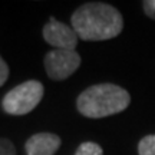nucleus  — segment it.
<instances>
[{
  "label": "nucleus",
  "instance_id": "9b49d317",
  "mask_svg": "<svg viewBox=\"0 0 155 155\" xmlns=\"http://www.w3.org/2000/svg\"><path fill=\"white\" fill-rule=\"evenodd\" d=\"M144 10L150 17L155 19V0L151 2H144Z\"/></svg>",
  "mask_w": 155,
  "mask_h": 155
},
{
  "label": "nucleus",
  "instance_id": "1a4fd4ad",
  "mask_svg": "<svg viewBox=\"0 0 155 155\" xmlns=\"http://www.w3.org/2000/svg\"><path fill=\"white\" fill-rule=\"evenodd\" d=\"M0 155H16V148L12 144V141L0 138Z\"/></svg>",
  "mask_w": 155,
  "mask_h": 155
},
{
  "label": "nucleus",
  "instance_id": "f257e3e1",
  "mask_svg": "<svg viewBox=\"0 0 155 155\" xmlns=\"http://www.w3.org/2000/svg\"><path fill=\"white\" fill-rule=\"evenodd\" d=\"M72 28L82 40H108L124 29V19L118 9L108 3H85L72 15Z\"/></svg>",
  "mask_w": 155,
  "mask_h": 155
},
{
  "label": "nucleus",
  "instance_id": "9d476101",
  "mask_svg": "<svg viewBox=\"0 0 155 155\" xmlns=\"http://www.w3.org/2000/svg\"><path fill=\"white\" fill-rule=\"evenodd\" d=\"M9 78V66L7 63L3 61V58L0 56V86H3Z\"/></svg>",
  "mask_w": 155,
  "mask_h": 155
},
{
  "label": "nucleus",
  "instance_id": "39448f33",
  "mask_svg": "<svg viewBox=\"0 0 155 155\" xmlns=\"http://www.w3.org/2000/svg\"><path fill=\"white\" fill-rule=\"evenodd\" d=\"M43 38L55 49L75 50L79 36L73 28H69L68 25L56 20L55 17H50L43 28Z\"/></svg>",
  "mask_w": 155,
  "mask_h": 155
},
{
  "label": "nucleus",
  "instance_id": "0eeeda50",
  "mask_svg": "<svg viewBox=\"0 0 155 155\" xmlns=\"http://www.w3.org/2000/svg\"><path fill=\"white\" fill-rule=\"evenodd\" d=\"M139 155H155V135H147L138 144Z\"/></svg>",
  "mask_w": 155,
  "mask_h": 155
},
{
  "label": "nucleus",
  "instance_id": "20e7f679",
  "mask_svg": "<svg viewBox=\"0 0 155 155\" xmlns=\"http://www.w3.org/2000/svg\"><path fill=\"white\" fill-rule=\"evenodd\" d=\"M81 66V56L76 50L55 49L45 58V69L50 79L65 81Z\"/></svg>",
  "mask_w": 155,
  "mask_h": 155
},
{
  "label": "nucleus",
  "instance_id": "423d86ee",
  "mask_svg": "<svg viewBox=\"0 0 155 155\" xmlns=\"http://www.w3.org/2000/svg\"><path fill=\"white\" fill-rule=\"evenodd\" d=\"M61 138L52 132H39L32 135L25 144L28 155H55L61 148Z\"/></svg>",
  "mask_w": 155,
  "mask_h": 155
},
{
  "label": "nucleus",
  "instance_id": "7ed1b4c3",
  "mask_svg": "<svg viewBox=\"0 0 155 155\" xmlns=\"http://www.w3.org/2000/svg\"><path fill=\"white\" fill-rule=\"evenodd\" d=\"M43 94V85L39 81H28L9 91L2 101V106L10 115H26L39 105Z\"/></svg>",
  "mask_w": 155,
  "mask_h": 155
},
{
  "label": "nucleus",
  "instance_id": "f03ea898",
  "mask_svg": "<svg viewBox=\"0 0 155 155\" xmlns=\"http://www.w3.org/2000/svg\"><path fill=\"white\" fill-rule=\"evenodd\" d=\"M131 96L127 91L114 83H99L85 89L78 96V111L86 118H105L127 109Z\"/></svg>",
  "mask_w": 155,
  "mask_h": 155
},
{
  "label": "nucleus",
  "instance_id": "6e6552de",
  "mask_svg": "<svg viewBox=\"0 0 155 155\" xmlns=\"http://www.w3.org/2000/svg\"><path fill=\"white\" fill-rule=\"evenodd\" d=\"M75 155H104V151L95 142H83L76 150Z\"/></svg>",
  "mask_w": 155,
  "mask_h": 155
}]
</instances>
